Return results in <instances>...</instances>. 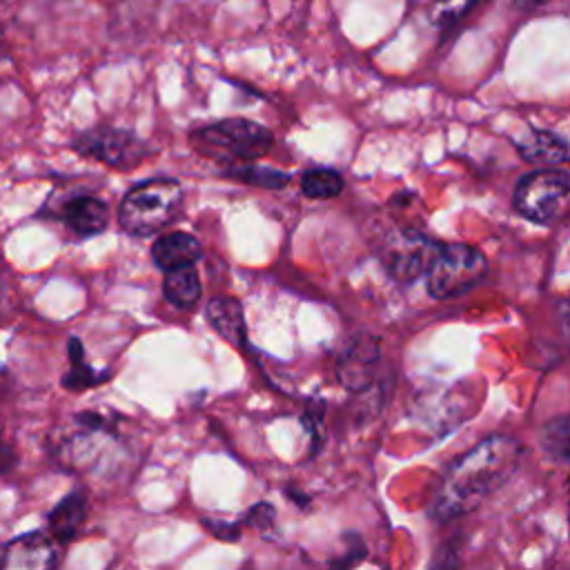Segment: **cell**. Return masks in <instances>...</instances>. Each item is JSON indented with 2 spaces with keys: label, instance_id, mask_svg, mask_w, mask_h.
<instances>
[{
  "label": "cell",
  "instance_id": "15",
  "mask_svg": "<svg viewBox=\"0 0 570 570\" xmlns=\"http://www.w3.org/2000/svg\"><path fill=\"white\" fill-rule=\"evenodd\" d=\"M165 274L167 276L163 281V292H165V298L174 307L189 309L200 301L203 287H200V278L194 267H180V269H171Z\"/></svg>",
  "mask_w": 570,
  "mask_h": 570
},
{
  "label": "cell",
  "instance_id": "6",
  "mask_svg": "<svg viewBox=\"0 0 570 570\" xmlns=\"http://www.w3.org/2000/svg\"><path fill=\"white\" fill-rule=\"evenodd\" d=\"M73 149L116 169L134 167L151 154V149L136 134L116 127H96L80 134L73 140Z\"/></svg>",
  "mask_w": 570,
  "mask_h": 570
},
{
  "label": "cell",
  "instance_id": "9",
  "mask_svg": "<svg viewBox=\"0 0 570 570\" xmlns=\"http://www.w3.org/2000/svg\"><path fill=\"white\" fill-rule=\"evenodd\" d=\"M60 218L78 234V236H96L105 232L109 223V207L105 200L89 196V194H78L65 200L60 209Z\"/></svg>",
  "mask_w": 570,
  "mask_h": 570
},
{
  "label": "cell",
  "instance_id": "7",
  "mask_svg": "<svg viewBox=\"0 0 570 570\" xmlns=\"http://www.w3.org/2000/svg\"><path fill=\"white\" fill-rule=\"evenodd\" d=\"M439 249H441L439 240H432L412 229L401 232L387 245L385 265L394 278L412 283L428 274Z\"/></svg>",
  "mask_w": 570,
  "mask_h": 570
},
{
  "label": "cell",
  "instance_id": "13",
  "mask_svg": "<svg viewBox=\"0 0 570 570\" xmlns=\"http://www.w3.org/2000/svg\"><path fill=\"white\" fill-rule=\"evenodd\" d=\"M517 149L532 165H557L570 158V142L543 129L530 131L517 142Z\"/></svg>",
  "mask_w": 570,
  "mask_h": 570
},
{
  "label": "cell",
  "instance_id": "10",
  "mask_svg": "<svg viewBox=\"0 0 570 570\" xmlns=\"http://www.w3.org/2000/svg\"><path fill=\"white\" fill-rule=\"evenodd\" d=\"M203 254L200 243L196 236L187 232H169L163 234L154 245H151V258L163 272L180 269V267H191Z\"/></svg>",
  "mask_w": 570,
  "mask_h": 570
},
{
  "label": "cell",
  "instance_id": "17",
  "mask_svg": "<svg viewBox=\"0 0 570 570\" xmlns=\"http://www.w3.org/2000/svg\"><path fill=\"white\" fill-rule=\"evenodd\" d=\"M225 174L234 180H240V183L254 185V187H263V189H283L292 178L287 171L265 167V165H236V167L227 169Z\"/></svg>",
  "mask_w": 570,
  "mask_h": 570
},
{
  "label": "cell",
  "instance_id": "16",
  "mask_svg": "<svg viewBox=\"0 0 570 570\" xmlns=\"http://www.w3.org/2000/svg\"><path fill=\"white\" fill-rule=\"evenodd\" d=\"M301 191L314 200H327L343 191V178L330 167L307 169L301 178Z\"/></svg>",
  "mask_w": 570,
  "mask_h": 570
},
{
  "label": "cell",
  "instance_id": "1",
  "mask_svg": "<svg viewBox=\"0 0 570 570\" xmlns=\"http://www.w3.org/2000/svg\"><path fill=\"white\" fill-rule=\"evenodd\" d=\"M521 459V443L505 434H492L459 456L436 490L432 514L452 521L476 510L490 494L510 481Z\"/></svg>",
  "mask_w": 570,
  "mask_h": 570
},
{
  "label": "cell",
  "instance_id": "23",
  "mask_svg": "<svg viewBox=\"0 0 570 570\" xmlns=\"http://www.w3.org/2000/svg\"><path fill=\"white\" fill-rule=\"evenodd\" d=\"M363 554H365L363 543H361L358 539H354V543H350L347 550L330 563V568H332V570H352V568L363 559Z\"/></svg>",
  "mask_w": 570,
  "mask_h": 570
},
{
  "label": "cell",
  "instance_id": "4",
  "mask_svg": "<svg viewBox=\"0 0 570 570\" xmlns=\"http://www.w3.org/2000/svg\"><path fill=\"white\" fill-rule=\"evenodd\" d=\"M485 256L463 243H441V249L425 274V287L434 298H454L472 289L485 276Z\"/></svg>",
  "mask_w": 570,
  "mask_h": 570
},
{
  "label": "cell",
  "instance_id": "19",
  "mask_svg": "<svg viewBox=\"0 0 570 570\" xmlns=\"http://www.w3.org/2000/svg\"><path fill=\"white\" fill-rule=\"evenodd\" d=\"M541 445L550 456L570 463V416L552 419L541 432Z\"/></svg>",
  "mask_w": 570,
  "mask_h": 570
},
{
  "label": "cell",
  "instance_id": "12",
  "mask_svg": "<svg viewBox=\"0 0 570 570\" xmlns=\"http://www.w3.org/2000/svg\"><path fill=\"white\" fill-rule=\"evenodd\" d=\"M376 358H379L376 343H367L365 338L354 341L345 350V354L338 363V376H341L343 385L350 390H361L363 385H367V376H370Z\"/></svg>",
  "mask_w": 570,
  "mask_h": 570
},
{
  "label": "cell",
  "instance_id": "25",
  "mask_svg": "<svg viewBox=\"0 0 570 570\" xmlns=\"http://www.w3.org/2000/svg\"><path fill=\"white\" fill-rule=\"evenodd\" d=\"M559 316H561L563 332H566V336H568V341H570V301H563V303L559 305Z\"/></svg>",
  "mask_w": 570,
  "mask_h": 570
},
{
  "label": "cell",
  "instance_id": "8",
  "mask_svg": "<svg viewBox=\"0 0 570 570\" xmlns=\"http://www.w3.org/2000/svg\"><path fill=\"white\" fill-rule=\"evenodd\" d=\"M56 561V543L42 532H31L13 539L4 548L0 557V570H53Z\"/></svg>",
  "mask_w": 570,
  "mask_h": 570
},
{
  "label": "cell",
  "instance_id": "24",
  "mask_svg": "<svg viewBox=\"0 0 570 570\" xmlns=\"http://www.w3.org/2000/svg\"><path fill=\"white\" fill-rule=\"evenodd\" d=\"M13 463H16V452H13V448H11L9 443L0 441V474L9 472V470L13 468Z\"/></svg>",
  "mask_w": 570,
  "mask_h": 570
},
{
  "label": "cell",
  "instance_id": "21",
  "mask_svg": "<svg viewBox=\"0 0 570 570\" xmlns=\"http://www.w3.org/2000/svg\"><path fill=\"white\" fill-rule=\"evenodd\" d=\"M200 523L212 537H216L220 541H236L240 537V523L238 521H225V519H209L207 517V519H200Z\"/></svg>",
  "mask_w": 570,
  "mask_h": 570
},
{
  "label": "cell",
  "instance_id": "11",
  "mask_svg": "<svg viewBox=\"0 0 570 570\" xmlns=\"http://www.w3.org/2000/svg\"><path fill=\"white\" fill-rule=\"evenodd\" d=\"M207 321L212 327L232 345L247 347V330H245V314L236 298L232 296H214L207 303Z\"/></svg>",
  "mask_w": 570,
  "mask_h": 570
},
{
  "label": "cell",
  "instance_id": "5",
  "mask_svg": "<svg viewBox=\"0 0 570 570\" xmlns=\"http://www.w3.org/2000/svg\"><path fill=\"white\" fill-rule=\"evenodd\" d=\"M194 140L203 147V151L223 158L258 160L272 149L274 136L261 122L247 118H225L198 129Z\"/></svg>",
  "mask_w": 570,
  "mask_h": 570
},
{
  "label": "cell",
  "instance_id": "22",
  "mask_svg": "<svg viewBox=\"0 0 570 570\" xmlns=\"http://www.w3.org/2000/svg\"><path fill=\"white\" fill-rule=\"evenodd\" d=\"M274 519H276V512H274L272 503H267V501L254 503V505L249 508L247 517H245V521H247L249 525H254V528H269V525L274 523Z\"/></svg>",
  "mask_w": 570,
  "mask_h": 570
},
{
  "label": "cell",
  "instance_id": "20",
  "mask_svg": "<svg viewBox=\"0 0 570 570\" xmlns=\"http://www.w3.org/2000/svg\"><path fill=\"white\" fill-rule=\"evenodd\" d=\"M476 0H434L432 18L434 22H452L463 16Z\"/></svg>",
  "mask_w": 570,
  "mask_h": 570
},
{
  "label": "cell",
  "instance_id": "14",
  "mask_svg": "<svg viewBox=\"0 0 570 570\" xmlns=\"http://www.w3.org/2000/svg\"><path fill=\"white\" fill-rule=\"evenodd\" d=\"M87 514V497L80 490L69 492L62 501L56 503V508L49 512V530L51 534L60 541L67 543L71 541Z\"/></svg>",
  "mask_w": 570,
  "mask_h": 570
},
{
  "label": "cell",
  "instance_id": "2",
  "mask_svg": "<svg viewBox=\"0 0 570 570\" xmlns=\"http://www.w3.org/2000/svg\"><path fill=\"white\" fill-rule=\"evenodd\" d=\"M183 207V187L174 178H154L129 189L118 207V223L131 236L165 229Z\"/></svg>",
  "mask_w": 570,
  "mask_h": 570
},
{
  "label": "cell",
  "instance_id": "3",
  "mask_svg": "<svg viewBox=\"0 0 570 570\" xmlns=\"http://www.w3.org/2000/svg\"><path fill=\"white\" fill-rule=\"evenodd\" d=\"M512 203L514 209L532 223H561L570 216V174L534 169L517 183Z\"/></svg>",
  "mask_w": 570,
  "mask_h": 570
},
{
  "label": "cell",
  "instance_id": "18",
  "mask_svg": "<svg viewBox=\"0 0 570 570\" xmlns=\"http://www.w3.org/2000/svg\"><path fill=\"white\" fill-rule=\"evenodd\" d=\"M69 358H71V370L62 376V385H65L67 390L80 392V390L100 385L102 376H100L98 372H94V370L85 363V350H82V343H80L78 338H71V341H69Z\"/></svg>",
  "mask_w": 570,
  "mask_h": 570
},
{
  "label": "cell",
  "instance_id": "26",
  "mask_svg": "<svg viewBox=\"0 0 570 570\" xmlns=\"http://www.w3.org/2000/svg\"><path fill=\"white\" fill-rule=\"evenodd\" d=\"M568 485H570V481H568ZM568 521H570V510H568Z\"/></svg>",
  "mask_w": 570,
  "mask_h": 570
}]
</instances>
